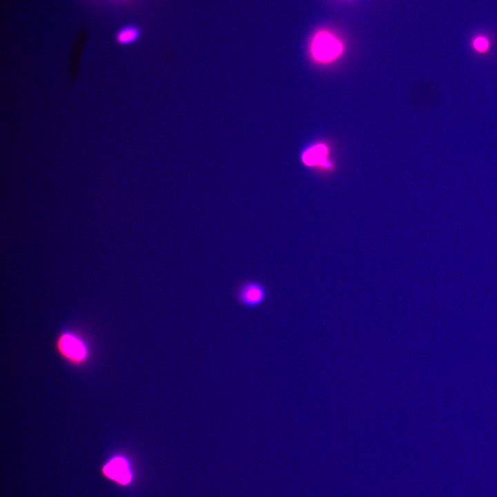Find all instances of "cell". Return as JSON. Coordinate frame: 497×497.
Instances as JSON below:
<instances>
[{"label":"cell","instance_id":"6da1fadb","mask_svg":"<svg viewBox=\"0 0 497 497\" xmlns=\"http://www.w3.org/2000/svg\"><path fill=\"white\" fill-rule=\"evenodd\" d=\"M311 54L315 61L327 63L335 59L342 51V45L327 32L318 34L311 43Z\"/></svg>","mask_w":497,"mask_h":497},{"label":"cell","instance_id":"7a4b0ae2","mask_svg":"<svg viewBox=\"0 0 497 497\" xmlns=\"http://www.w3.org/2000/svg\"><path fill=\"white\" fill-rule=\"evenodd\" d=\"M58 348L63 355L74 362H81L88 355L83 340L70 332H65L59 337Z\"/></svg>","mask_w":497,"mask_h":497},{"label":"cell","instance_id":"3957f363","mask_svg":"<svg viewBox=\"0 0 497 497\" xmlns=\"http://www.w3.org/2000/svg\"><path fill=\"white\" fill-rule=\"evenodd\" d=\"M264 286L255 281L242 284L237 291L238 301L246 306L254 307L260 305L266 298Z\"/></svg>","mask_w":497,"mask_h":497},{"label":"cell","instance_id":"277c9868","mask_svg":"<svg viewBox=\"0 0 497 497\" xmlns=\"http://www.w3.org/2000/svg\"><path fill=\"white\" fill-rule=\"evenodd\" d=\"M302 161L310 167H316L320 169H331V162L329 159V150L322 143H316L309 146L302 153Z\"/></svg>","mask_w":497,"mask_h":497},{"label":"cell","instance_id":"5b68a950","mask_svg":"<svg viewBox=\"0 0 497 497\" xmlns=\"http://www.w3.org/2000/svg\"><path fill=\"white\" fill-rule=\"evenodd\" d=\"M104 472L110 478L122 484L128 483L131 478L127 462L120 457L110 460L104 467Z\"/></svg>","mask_w":497,"mask_h":497},{"label":"cell","instance_id":"8992f818","mask_svg":"<svg viewBox=\"0 0 497 497\" xmlns=\"http://www.w3.org/2000/svg\"><path fill=\"white\" fill-rule=\"evenodd\" d=\"M139 32L133 27H126L120 30L117 35L118 41L121 43L133 41L138 37Z\"/></svg>","mask_w":497,"mask_h":497},{"label":"cell","instance_id":"52a82bcc","mask_svg":"<svg viewBox=\"0 0 497 497\" xmlns=\"http://www.w3.org/2000/svg\"><path fill=\"white\" fill-rule=\"evenodd\" d=\"M474 46L478 50H485L488 46V43L485 38L478 37L474 41Z\"/></svg>","mask_w":497,"mask_h":497}]
</instances>
